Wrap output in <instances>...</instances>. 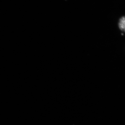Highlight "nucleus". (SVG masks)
Returning <instances> with one entry per match:
<instances>
[{
  "label": "nucleus",
  "mask_w": 125,
  "mask_h": 125,
  "mask_svg": "<svg viewBox=\"0 0 125 125\" xmlns=\"http://www.w3.org/2000/svg\"><path fill=\"white\" fill-rule=\"evenodd\" d=\"M118 27L121 31L125 32V16L122 17L120 19Z\"/></svg>",
  "instance_id": "1"
}]
</instances>
